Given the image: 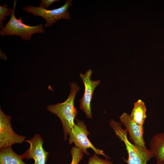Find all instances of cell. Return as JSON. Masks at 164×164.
Wrapping results in <instances>:
<instances>
[{
    "mask_svg": "<svg viewBox=\"0 0 164 164\" xmlns=\"http://www.w3.org/2000/svg\"><path fill=\"white\" fill-rule=\"evenodd\" d=\"M7 3L3 4L2 6L0 5V27L2 29L3 26L2 21L7 20L6 17L11 16L12 13L13 9L8 8Z\"/></svg>",
    "mask_w": 164,
    "mask_h": 164,
    "instance_id": "obj_13",
    "label": "cell"
},
{
    "mask_svg": "<svg viewBox=\"0 0 164 164\" xmlns=\"http://www.w3.org/2000/svg\"><path fill=\"white\" fill-rule=\"evenodd\" d=\"M0 164H26L20 155L16 154L11 147L0 150Z\"/></svg>",
    "mask_w": 164,
    "mask_h": 164,
    "instance_id": "obj_12",
    "label": "cell"
},
{
    "mask_svg": "<svg viewBox=\"0 0 164 164\" xmlns=\"http://www.w3.org/2000/svg\"><path fill=\"white\" fill-rule=\"evenodd\" d=\"M121 122L125 126L128 132L130 141L135 145L143 148H147L143 138V126L139 125L133 121L130 115L124 112L120 117Z\"/></svg>",
    "mask_w": 164,
    "mask_h": 164,
    "instance_id": "obj_9",
    "label": "cell"
},
{
    "mask_svg": "<svg viewBox=\"0 0 164 164\" xmlns=\"http://www.w3.org/2000/svg\"><path fill=\"white\" fill-rule=\"evenodd\" d=\"M146 108L144 103L141 99L138 100L134 104L133 108L130 116L135 123L143 126L146 118Z\"/></svg>",
    "mask_w": 164,
    "mask_h": 164,
    "instance_id": "obj_11",
    "label": "cell"
},
{
    "mask_svg": "<svg viewBox=\"0 0 164 164\" xmlns=\"http://www.w3.org/2000/svg\"><path fill=\"white\" fill-rule=\"evenodd\" d=\"M17 3L16 0H14L12 15L9 21L1 29L0 31L1 36L15 35L19 36L23 40L28 41L31 39L33 34L44 33L45 31L42 24L30 26L23 23L21 17H19L18 19L16 18L15 12Z\"/></svg>",
    "mask_w": 164,
    "mask_h": 164,
    "instance_id": "obj_3",
    "label": "cell"
},
{
    "mask_svg": "<svg viewBox=\"0 0 164 164\" xmlns=\"http://www.w3.org/2000/svg\"><path fill=\"white\" fill-rule=\"evenodd\" d=\"M91 69L87 70L84 74L80 73V76L84 86V92L80 99V108L85 113L86 117L92 118L91 103L93 94L95 88L101 83L100 80H93L91 79L92 74Z\"/></svg>",
    "mask_w": 164,
    "mask_h": 164,
    "instance_id": "obj_7",
    "label": "cell"
},
{
    "mask_svg": "<svg viewBox=\"0 0 164 164\" xmlns=\"http://www.w3.org/2000/svg\"><path fill=\"white\" fill-rule=\"evenodd\" d=\"M150 150L156 159V164L164 163V133L154 135L150 141Z\"/></svg>",
    "mask_w": 164,
    "mask_h": 164,
    "instance_id": "obj_10",
    "label": "cell"
},
{
    "mask_svg": "<svg viewBox=\"0 0 164 164\" xmlns=\"http://www.w3.org/2000/svg\"></svg>",
    "mask_w": 164,
    "mask_h": 164,
    "instance_id": "obj_17",
    "label": "cell"
},
{
    "mask_svg": "<svg viewBox=\"0 0 164 164\" xmlns=\"http://www.w3.org/2000/svg\"><path fill=\"white\" fill-rule=\"evenodd\" d=\"M70 91L64 102L61 103L49 105L47 108L48 111L57 115L60 119L63 130V139H67V135L75 125L74 119L78 111L74 105V99L77 93L80 90L79 86L72 82L70 85Z\"/></svg>",
    "mask_w": 164,
    "mask_h": 164,
    "instance_id": "obj_1",
    "label": "cell"
},
{
    "mask_svg": "<svg viewBox=\"0 0 164 164\" xmlns=\"http://www.w3.org/2000/svg\"><path fill=\"white\" fill-rule=\"evenodd\" d=\"M72 0L66 1L62 6L51 10L46 9L39 6L35 7L30 5L22 8L23 10L28 13L32 14L34 16L43 18L46 21L45 28L51 27L53 24L61 19H70L68 9L72 5Z\"/></svg>",
    "mask_w": 164,
    "mask_h": 164,
    "instance_id": "obj_5",
    "label": "cell"
},
{
    "mask_svg": "<svg viewBox=\"0 0 164 164\" xmlns=\"http://www.w3.org/2000/svg\"><path fill=\"white\" fill-rule=\"evenodd\" d=\"M95 153L90 156L87 164H113L112 161L107 159H101Z\"/></svg>",
    "mask_w": 164,
    "mask_h": 164,
    "instance_id": "obj_15",
    "label": "cell"
},
{
    "mask_svg": "<svg viewBox=\"0 0 164 164\" xmlns=\"http://www.w3.org/2000/svg\"><path fill=\"white\" fill-rule=\"evenodd\" d=\"M11 116L0 109V149L11 147L15 144H21L26 137L20 135L13 130L11 124Z\"/></svg>",
    "mask_w": 164,
    "mask_h": 164,
    "instance_id": "obj_6",
    "label": "cell"
},
{
    "mask_svg": "<svg viewBox=\"0 0 164 164\" xmlns=\"http://www.w3.org/2000/svg\"><path fill=\"white\" fill-rule=\"evenodd\" d=\"M70 152L72 159L70 164H78L83 158V152L75 146L72 147Z\"/></svg>",
    "mask_w": 164,
    "mask_h": 164,
    "instance_id": "obj_14",
    "label": "cell"
},
{
    "mask_svg": "<svg viewBox=\"0 0 164 164\" xmlns=\"http://www.w3.org/2000/svg\"></svg>",
    "mask_w": 164,
    "mask_h": 164,
    "instance_id": "obj_18",
    "label": "cell"
},
{
    "mask_svg": "<svg viewBox=\"0 0 164 164\" xmlns=\"http://www.w3.org/2000/svg\"><path fill=\"white\" fill-rule=\"evenodd\" d=\"M30 144V147L24 153L20 155L23 159H32L34 161L33 164H46L49 153L43 147V140L38 134L32 138L25 140Z\"/></svg>",
    "mask_w": 164,
    "mask_h": 164,
    "instance_id": "obj_8",
    "label": "cell"
},
{
    "mask_svg": "<svg viewBox=\"0 0 164 164\" xmlns=\"http://www.w3.org/2000/svg\"><path fill=\"white\" fill-rule=\"evenodd\" d=\"M75 120L76 124L68 134L69 144L74 143L75 146L80 149L84 153L87 155H90L87 150L90 148L93 150L95 154L102 155L107 159H109V157L105 154L103 151L96 148L90 142L87 137L90 135V133L83 121L77 118Z\"/></svg>",
    "mask_w": 164,
    "mask_h": 164,
    "instance_id": "obj_4",
    "label": "cell"
},
{
    "mask_svg": "<svg viewBox=\"0 0 164 164\" xmlns=\"http://www.w3.org/2000/svg\"><path fill=\"white\" fill-rule=\"evenodd\" d=\"M109 124L115 132L116 136L123 141L126 146L128 157L127 159L123 158L128 164H146L147 162L154 157L150 149L138 147L131 143L127 138L128 132L122 128L121 124L113 119Z\"/></svg>",
    "mask_w": 164,
    "mask_h": 164,
    "instance_id": "obj_2",
    "label": "cell"
},
{
    "mask_svg": "<svg viewBox=\"0 0 164 164\" xmlns=\"http://www.w3.org/2000/svg\"><path fill=\"white\" fill-rule=\"evenodd\" d=\"M60 0H41L39 7L43 9H47L53 3L60 2Z\"/></svg>",
    "mask_w": 164,
    "mask_h": 164,
    "instance_id": "obj_16",
    "label": "cell"
}]
</instances>
